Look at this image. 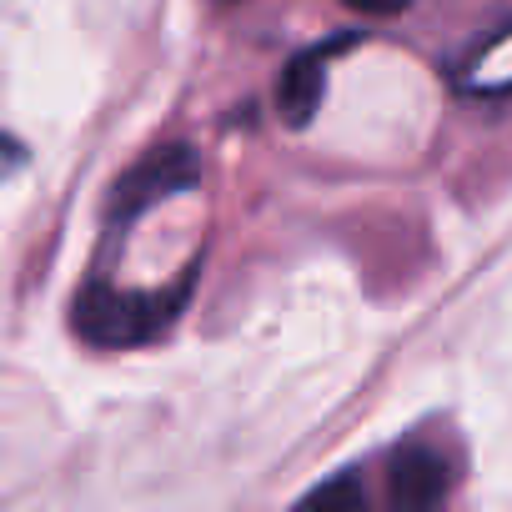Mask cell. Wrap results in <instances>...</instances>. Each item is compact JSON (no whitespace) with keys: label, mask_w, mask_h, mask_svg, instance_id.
<instances>
[{"label":"cell","mask_w":512,"mask_h":512,"mask_svg":"<svg viewBox=\"0 0 512 512\" xmlns=\"http://www.w3.org/2000/svg\"><path fill=\"white\" fill-rule=\"evenodd\" d=\"M186 292H191V277L176 292H126V287L91 282L76 297V332L96 347H141L161 337V327L176 317Z\"/></svg>","instance_id":"1"},{"label":"cell","mask_w":512,"mask_h":512,"mask_svg":"<svg viewBox=\"0 0 512 512\" xmlns=\"http://www.w3.org/2000/svg\"><path fill=\"white\" fill-rule=\"evenodd\" d=\"M191 181H196V156H191L186 146H166V151L146 156L131 176H121V186H116V211H121V221H131V216L151 211L156 201L186 191Z\"/></svg>","instance_id":"2"},{"label":"cell","mask_w":512,"mask_h":512,"mask_svg":"<svg viewBox=\"0 0 512 512\" xmlns=\"http://www.w3.org/2000/svg\"><path fill=\"white\" fill-rule=\"evenodd\" d=\"M387 492L397 507L417 512V507H437L447 497V462L432 452V447H402L392 457V472H387Z\"/></svg>","instance_id":"3"},{"label":"cell","mask_w":512,"mask_h":512,"mask_svg":"<svg viewBox=\"0 0 512 512\" xmlns=\"http://www.w3.org/2000/svg\"><path fill=\"white\" fill-rule=\"evenodd\" d=\"M342 46H347V41H337V46H317V51H302V56L287 66V76H282V86H277V101H282L287 126H307V121L317 116L322 91H327V61H332Z\"/></svg>","instance_id":"4"},{"label":"cell","mask_w":512,"mask_h":512,"mask_svg":"<svg viewBox=\"0 0 512 512\" xmlns=\"http://www.w3.org/2000/svg\"><path fill=\"white\" fill-rule=\"evenodd\" d=\"M467 91H482V96H497V91H512V26L497 31L492 41H482L467 61H462V76H457Z\"/></svg>","instance_id":"5"},{"label":"cell","mask_w":512,"mask_h":512,"mask_svg":"<svg viewBox=\"0 0 512 512\" xmlns=\"http://www.w3.org/2000/svg\"><path fill=\"white\" fill-rule=\"evenodd\" d=\"M307 502H312V507H337V502L362 507V502H367V492H362V482H357V477H337V482H327V487H312V492H307Z\"/></svg>","instance_id":"6"},{"label":"cell","mask_w":512,"mask_h":512,"mask_svg":"<svg viewBox=\"0 0 512 512\" xmlns=\"http://www.w3.org/2000/svg\"><path fill=\"white\" fill-rule=\"evenodd\" d=\"M342 6H352V11H362V16H392V11L407 6V0H342Z\"/></svg>","instance_id":"7"}]
</instances>
